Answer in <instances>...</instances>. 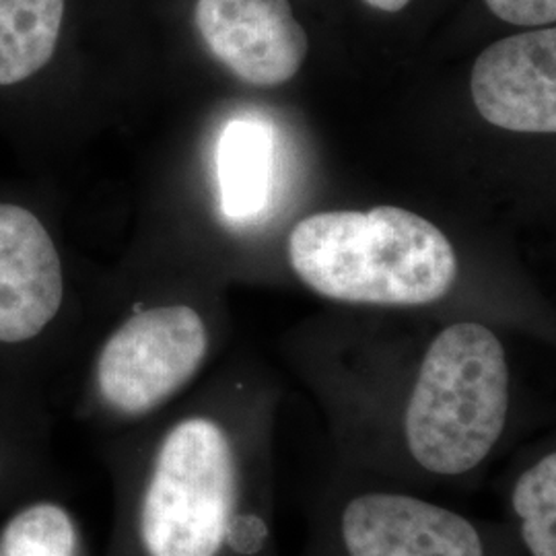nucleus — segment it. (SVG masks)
Masks as SVG:
<instances>
[{
  "label": "nucleus",
  "instance_id": "obj_1",
  "mask_svg": "<svg viewBox=\"0 0 556 556\" xmlns=\"http://www.w3.org/2000/svg\"><path fill=\"white\" fill-rule=\"evenodd\" d=\"M273 443L256 429L190 415L157 445L139 505L147 556H277Z\"/></svg>",
  "mask_w": 556,
  "mask_h": 556
},
{
  "label": "nucleus",
  "instance_id": "obj_2",
  "mask_svg": "<svg viewBox=\"0 0 556 556\" xmlns=\"http://www.w3.org/2000/svg\"><path fill=\"white\" fill-rule=\"evenodd\" d=\"M514 410L501 338L480 321L445 326L418 363L410 394L371 475L402 486L466 484L498 457Z\"/></svg>",
  "mask_w": 556,
  "mask_h": 556
},
{
  "label": "nucleus",
  "instance_id": "obj_3",
  "mask_svg": "<svg viewBox=\"0 0 556 556\" xmlns=\"http://www.w3.org/2000/svg\"><path fill=\"white\" fill-rule=\"evenodd\" d=\"M289 260L314 293L351 305H433L457 278L450 239L397 206L305 217L289 238Z\"/></svg>",
  "mask_w": 556,
  "mask_h": 556
},
{
  "label": "nucleus",
  "instance_id": "obj_4",
  "mask_svg": "<svg viewBox=\"0 0 556 556\" xmlns=\"http://www.w3.org/2000/svg\"><path fill=\"white\" fill-rule=\"evenodd\" d=\"M303 556H521L507 528L480 523L390 480L342 470Z\"/></svg>",
  "mask_w": 556,
  "mask_h": 556
},
{
  "label": "nucleus",
  "instance_id": "obj_5",
  "mask_svg": "<svg viewBox=\"0 0 556 556\" xmlns=\"http://www.w3.org/2000/svg\"><path fill=\"white\" fill-rule=\"evenodd\" d=\"M208 355V330L190 305H160L126 319L98 358V390L122 417L157 410L190 383Z\"/></svg>",
  "mask_w": 556,
  "mask_h": 556
},
{
  "label": "nucleus",
  "instance_id": "obj_6",
  "mask_svg": "<svg viewBox=\"0 0 556 556\" xmlns=\"http://www.w3.org/2000/svg\"><path fill=\"white\" fill-rule=\"evenodd\" d=\"M194 20L213 56L254 87L293 79L307 56L289 0H199Z\"/></svg>",
  "mask_w": 556,
  "mask_h": 556
},
{
  "label": "nucleus",
  "instance_id": "obj_7",
  "mask_svg": "<svg viewBox=\"0 0 556 556\" xmlns=\"http://www.w3.org/2000/svg\"><path fill=\"white\" fill-rule=\"evenodd\" d=\"M478 114L514 132L556 130V29H538L491 43L470 80Z\"/></svg>",
  "mask_w": 556,
  "mask_h": 556
},
{
  "label": "nucleus",
  "instance_id": "obj_8",
  "mask_svg": "<svg viewBox=\"0 0 556 556\" xmlns=\"http://www.w3.org/2000/svg\"><path fill=\"white\" fill-rule=\"evenodd\" d=\"M62 298V262L50 233L27 208L0 204V342L38 337Z\"/></svg>",
  "mask_w": 556,
  "mask_h": 556
},
{
  "label": "nucleus",
  "instance_id": "obj_9",
  "mask_svg": "<svg viewBox=\"0 0 556 556\" xmlns=\"http://www.w3.org/2000/svg\"><path fill=\"white\" fill-rule=\"evenodd\" d=\"M220 208L231 219L258 215L270 199L273 132L258 119L227 124L217 147Z\"/></svg>",
  "mask_w": 556,
  "mask_h": 556
},
{
  "label": "nucleus",
  "instance_id": "obj_10",
  "mask_svg": "<svg viewBox=\"0 0 556 556\" xmlns=\"http://www.w3.org/2000/svg\"><path fill=\"white\" fill-rule=\"evenodd\" d=\"M64 0H0V87L31 79L59 46Z\"/></svg>",
  "mask_w": 556,
  "mask_h": 556
},
{
  "label": "nucleus",
  "instance_id": "obj_11",
  "mask_svg": "<svg viewBox=\"0 0 556 556\" xmlns=\"http://www.w3.org/2000/svg\"><path fill=\"white\" fill-rule=\"evenodd\" d=\"M507 532L521 556H556V454L542 447L511 480Z\"/></svg>",
  "mask_w": 556,
  "mask_h": 556
},
{
  "label": "nucleus",
  "instance_id": "obj_12",
  "mask_svg": "<svg viewBox=\"0 0 556 556\" xmlns=\"http://www.w3.org/2000/svg\"><path fill=\"white\" fill-rule=\"evenodd\" d=\"M4 556H75L77 534L68 514L38 503L13 517L0 538Z\"/></svg>",
  "mask_w": 556,
  "mask_h": 556
},
{
  "label": "nucleus",
  "instance_id": "obj_13",
  "mask_svg": "<svg viewBox=\"0 0 556 556\" xmlns=\"http://www.w3.org/2000/svg\"><path fill=\"white\" fill-rule=\"evenodd\" d=\"M498 20L532 27L551 25L556 20V0H484Z\"/></svg>",
  "mask_w": 556,
  "mask_h": 556
},
{
  "label": "nucleus",
  "instance_id": "obj_14",
  "mask_svg": "<svg viewBox=\"0 0 556 556\" xmlns=\"http://www.w3.org/2000/svg\"><path fill=\"white\" fill-rule=\"evenodd\" d=\"M365 4H369L371 9H378L383 13H397L402 11L410 0H363Z\"/></svg>",
  "mask_w": 556,
  "mask_h": 556
}]
</instances>
